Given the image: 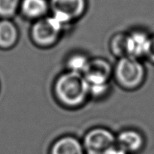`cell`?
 I'll return each instance as SVG.
<instances>
[{"instance_id":"cell-4","label":"cell","mask_w":154,"mask_h":154,"mask_svg":"<svg viewBox=\"0 0 154 154\" xmlns=\"http://www.w3.org/2000/svg\"><path fill=\"white\" fill-rule=\"evenodd\" d=\"M81 142L85 154H105L116 145V136L105 128L96 127L89 130Z\"/></svg>"},{"instance_id":"cell-3","label":"cell","mask_w":154,"mask_h":154,"mask_svg":"<svg viewBox=\"0 0 154 154\" xmlns=\"http://www.w3.org/2000/svg\"><path fill=\"white\" fill-rule=\"evenodd\" d=\"M64 26L54 16L39 20L32 27V40L42 48L53 46L58 42Z\"/></svg>"},{"instance_id":"cell-9","label":"cell","mask_w":154,"mask_h":154,"mask_svg":"<svg viewBox=\"0 0 154 154\" xmlns=\"http://www.w3.org/2000/svg\"><path fill=\"white\" fill-rule=\"evenodd\" d=\"M49 154H85L82 142L70 135L63 136L53 143Z\"/></svg>"},{"instance_id":"cell-10","label":"cell","mask_w":154,"mask_h":154,"mask_svg":"<svg viewBox=\"0 0 154 154\" xmlns=\"http://www.w3.org/2000/svg\"><path fill=\"white\" fill-rule=\"evenodd\" d=\"M18 31L13 23L8 20L0 22V48H10L16 45Z\"/></svg>"},{"instance_id":"cell-14","label":"cell","mask_w":154,"mask_h":154,"mask_svg":"<svg viewBox=\"0 0 154 154\" xmlns=\"http://www.w3.org/2000/svg\"><path fill=\"white\" fill-rule=\"evenodd\" d=\"M19 0H0V15L9 17L14 14Z\"/></svg>"},{"instance_id":"cell-2","label":"cell","mask_w":154,"mask_h":154,"mask_svg":"<svg viewBox=\"0 0 154 154\" xmlns=\"http://www.w3.org/2000/svg\"><path fill=\"white\" fill-rule=\"evenodd\" d=\"M117 84L126 90H135L143 84L145 69L138 59L129 57L120 58L113 70Z\"/></svg>"},{"instance_id":"cell-11","label":"cell","mask_w":154,"mask_h":154,"mask_svg":"<svg viewBox=\"0 0 154 154\" xmlns=\"http://www.w3.org/2000/svg\"><path fill=\"white\" fill-rule=\"evenodd\" d=\"M90 60L87 55L81 53H75L66 60V66L68 72L84 75L87 70Z\"/></svg>"},{"instance_id":"cell-16","label":"cell","mask_w":154,"mask_h":154,"mask_svg":"<svg viewBox=\"0 0 154 154\" xmlns=\"http://www.w3.org/2000/svg\"><path fill=\"white\" fill-rule=\"evenodd\" d=\"M105 154H129V153H128L127 152L123 150V149L120 148V147H117V145H115L113 147H111V149H109L108 151L105 152Z\"/></svg>"},{"instance_id":"cell-8","label":"cell","mask_w":154,"mask_h":154,"mask_svg":"<svg viewBox=\"0 0 154 154\" xmlns=\"http://www.w3.org/2000/svg\"><path fill=\"white\" fill-rule=\"evenodd\" d=\"M144 144L143 135L135 129H125L116 137V145L129 154L138 153Z\"/></svg>"},{"instance_id":"cell-5","label":"cell","mask_w":154,"mask_h":154,"mask_svg":"<svg viewBox=\"0 0 154 154\" xmlns=\"http://www.w3.org/2000/svg\"><path fill=\"white\" fill-rule=\"evenodd\" d=\"M54 17L66 26L82 14L84 9V0H52Z\"/></svg>"},{"instance_id":"cell-12","label":"cell","mask_w":154,"mask_h":154,"mask_svg":"<svg viewBox=\"0 0 154 154\" xmlns=\"http://www.w3.org/2000/svg\"><path fill=\"white\" fill-rule=\"evenodd\" d=\"M24 14L31 18H38L45 13L47 4L45 0H24L22 5Z\"/></svg>"},{"instance_id":"cell-13","label":"cell","mask_w":154,"mask_h":154,"mask_svg":"<svg viewBox=\"0 0 154 154\" xmlns=\"http://www.w3.org/2000/svg\"><path fill=\"white\" fill-rule=\"evenodd\" d=\"M126 33H118L111 38V50L113 54L120 58L126 57Z\"/></svg>"},{"instance_id":"cell-15","label":"cell","mask_w":154,"mask_h":154,"mask_svg":"<svg viewBox=\"0 0 154 154\" xmlns=\"http://www.w3.org/2000/svg\"><path fill=\"white\" fill-rule=\"evenodd\" d=\"M146 57L151 63H154V36L153 37H150V45H149L148 51H147Z\"/></svg>"},{"instance_id":"cell-7","label":"cell","mask_w":154,"mask_h":154,"mask_svg":"<svg viewBox=\"0 0 154 154\" xmlns=\"http://www.w3.org/2000/svg\"><path fill=\"white\" fill-rule=\"evenodd\" d=\"M150 37L147 33L141 30H135L126 33V57L138 60L146 57L150 45Z\"/></svg>"},{"instance_id":"cell-1","label":"cell","mask_w":154,"mask_h":154,"mask_svg":"<svg viewBox=\"0 0 154 154\" xmlns=\"http://www.w3.org/2000/svg\"><path fill=\"white\" fill-rule=\"evenodd\" d=\"M54 95L57 100L63 106L78 108L87 101L89 87L82 75L66 72L55 81Z\"/></svg>"},{"instance_id":"cell-6","label":"cell","mask_w":154,"mask_h":154,"mask_svg":"<svg viewBox=\"0 0 154 154\" xmlns=\"http://www.w3.org/2000/svg\"><path fill=\"white\" fill-rule=\"evenodd\" d=\"M113 73L112 68L108 62L102 59L90 60L87 70L83 76L88 87L109 84V79Z\"/></svg>"}]
</instances>
